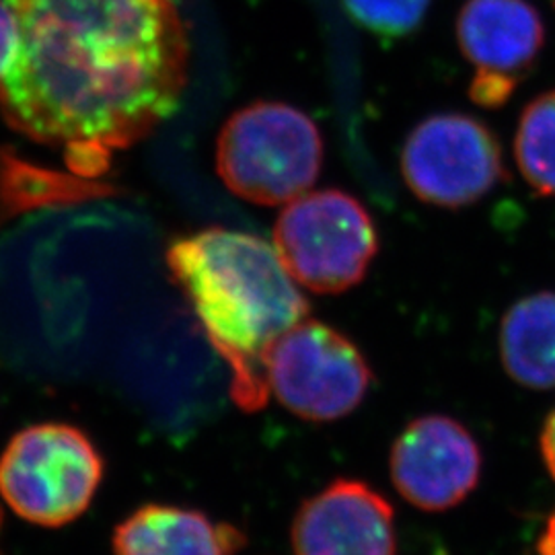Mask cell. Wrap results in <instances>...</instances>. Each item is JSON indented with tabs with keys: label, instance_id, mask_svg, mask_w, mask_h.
I'll list each match as a JSON object with an SVG mask.
<instances>
[{
	"label": "cell",
	"instance_id": "cell-1",
	"mask_svg": "<svg viewBox=\"0 0 555 555\" xmlns=\"http://www.w3.org/2000/svg\"><path fill=\"white\" fill-rule=\"evenodd\" d=\"M7 2L17 48L0 112L13 130L64 144L91 173L176 114L190 46L171 0Z\"/></svg>",
	"mask_w": 555,
	"mask_h": 555
},
{
	"label": "cell",
	"instance_id": "cell-2",
	"mask_svg": "<svg viewBox=\"0 0 555 555\" xmlns=\"http://www.w3.org/2000/svg\"><path fill=\"white\" fill-rule=\"evenodd\" d=\"M167 268L190 300L210 346L231 369V397L243 412L270 399L266 354L293 325L309 318V302L268 241L210 227L179 237Z\"/></svg>",
	"mask_w": 555,
	"mask_h": 555
},
{
	"label": "cell",
	"instance_id": "cell-3",
	"mask_svg": "<svg viewBox=\"0 0 555 555\" xmlns=\"http://www.w3.org/2000/svg\"><path fill=\"white\" fill-rule=\"evenodd\" d=\"M323 139L297 107L258 101L235 112L220 130L217 171L222 183L259 206L291 204L318 181Z\"/></svg>",
	"mask_w": 555,
	"mask_h": 555
},
{
	"label": "cell",
	"instance_id": "cell-4",
	"mask_svg": "<svg viewBox=\"0 0 555 555\" xmlns=\"http://www.w3.org/2000/svg\"><path fill=\"white\" fill-rule=\"evenodd\" d=\"M101 479L100 451L68 424L29 426L0 456V496L15 515L40 527L54 529L79 518Z\"/></svg>",
	"mask_w": 555,
	"mask_h": 555
},
{
	"label": "cell",
	"instance_id": "cell-5",
	"mask_svg": "<svg viewBox=\"0 0 555 555\" xmlns=\"http://www.w3.org/2000/svg\"><path fill=\"white\" fill-rule=\"evenodd\" d=\"M274 249L288 276L319 295H337L362 282L378 251L373 217L341 190L307 192L284 206Z\"/></svg>",
	"mask_w": 555,
	"mask_h": 555
},
{
	"label": "cell",
	"instance_id": "cell-6",
	"mask_svg": "<svg viewBox=\"0 0 555 555\" xmlns=\"http://www.w3.org/2000/svg\"><path fill=\"white\" fill-rule=\"evenodd\" d=\"M270 393L309 422H334L357 410L373 373L357 346L334 327L302 319L266 354Z\"/></svg>",
	"mask_w": 555,
	"mask_h": 555
},
{
	"label": "cell",
	"instance_id": "cell-7",
	"mask_svg": "<svg viewBox=\"0 0 555 555\" xmlns=\"http://www.w3.org/2000/svg\"><path fill=\"white\" fill-rule=\"evenodd\" d=\"M401 173L417 199L465 208L506 178L496 134L467 114H437L420 121L403 144Z\"/></svg>",
	"mask_w": 555,
	"mask_h": 555
},
{
	"label": "cell",
	"instance_id": "cell-8",
	"mask_svg": "<svg viewBox=\"0 0 555 555\" xmlns=\"http://www.w3.org/2000/svg\"><path fill=\"white\" fill-rule=\"evenodd\" d=\"M456 40L476 68L469 98L496 109L535 68L545 29L527 0H469L456 21Z\"/></svg>",
	"mask_w": 555,
	"mask_h": 555
},
{
	"label": "cell",
	"instance_id": "cell-9",
	"mask_svg": "<svg viewBox=\"0 0 555 555\" xmlns=\"http://www.w3.org/2000/svg\"><path fill=\"white\" fill-rule=\"evenodd\" d=\"M399 496L426 513L455 508L476 490L481 453L476 438L453 417H417L399 437L389 456Z\"/></svg>",
	"mask_w": 555,
	"mask_h": 555
},
{
	"label": "cell",
	"instance_id": "cell-10",
	"mask_svg": "<svg viewBox=\"0 0 555 555\" xmlns=\"http://www.w3.org/2000/svg\"><path fill=\"white\" fill-rule=\"evenodd\" d=\"M295 555H397L391 502L358 479H336L293 520Z\"/></svg>",
	"mask_w": 555,
	"mask_h": 555
},
{
	"label": "cell",
	"instance_id": "cell-11",
	"mask_svg": "<svg viewBox=\"0 0 555 555\" xmlns=\"http://www.w3.org/2000/svg\"><path fill=\"white\" fill-rule=\"evenodd\" d=\"M243 545L237 527L169 504L142 506L114 533V555H235Z\"/></svg>",
	"mask_w": 555,
	"mask_h": 555
},
{
	"label": "cell",
	"instance_id": "cell-12",
	"mask_svg": "<svg viewBox=\"0 0 555 555\" xmlns=\"http://www.w3.org/2000/svg\"><path fill=\"white\" fill-rule=\"evenodd\" d=\"M504 371L531 389L555 387V293L516 300L500 325Z\"/></svg>",
	"mask_w": 555,
	"mask_h": 555
},
{
	"label": "cell",
	"instance_id": "cell-13",
	"mask_svg": "<svg viewBox=\"0 0 555 555\" xmlns=\"http://www.w3.org/2000/svg\"><path fill=\"white\" fill-rule=\"evenodd\" d=\"M515 159L539 196L555 198V89L531 101L518 119Z\"/></svg>",
	"mask_w": 555,
	"mask_h": 555
},
{
	"label": "cell",
	"instance_id": "cell-14",
	"mask_svg": "<svg viewBox=\"0 0 555 555\" xmlns=\"http://www.w3.org/2000/svg\"><path fill=\"white\" fill-rule=\"evenodd\" d=\"M358 25L380 38H403L424 20L430 0H344Z\"/></svg>",
	"mask_w": 555,
	"mask_h": 555
},
{
	"label": "cell",
	"instance_id": "cell-15",
	"mask_svg": "<svg viewBox=\"0 0 555 555\" xmlns=\"http://www.w3.org/2000/svg\"><path fill=\"white\" fill-rule=\"evenodd\" d=\"M17 48V21L7 0H0V80L4 77Z\"/></svg>",
	"mask_w": 555,
	"mask_h": 555
},
{
	"label": "cell",
	"instance_id": "cell-16",
	"mask_svg": "<svg viewBox=\"0 0 555 555\" xmlns=\"http://www.w3.org/2000/svg\"><path fill=\"white\" fill-rule=\"evenodd\" d=\"M541 455H543L550 474L555 479V410L547 417L543 433H541Z\"/></svg>",
	"mask_w": 555,
	"mask_h": 555
},
{
	"label": "cell",
	"instance_id": "cell-17",
	"mask_svg": "<svg viewBox=\"0 0 555 555\" xmlns=\"http://www.w3.org/2000/svg\"><path fill=\"white\" fill-rule=\"evenodd\" d=\"M539 552L541 555H555V515L550 520V527H547V533L541 539L539 543Z\"/></svg>",
	"mask_w": 555,
	"mask_h": 555
}]
</instances>
